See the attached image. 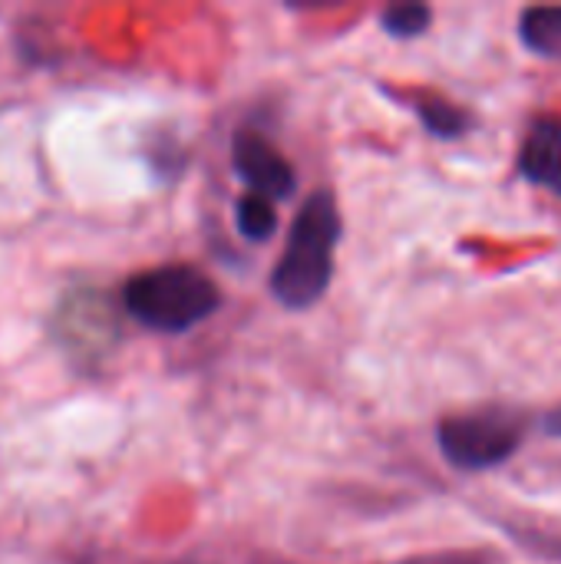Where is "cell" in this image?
<instances>
[{"label": "cell", "mask_w": 561, "mask_h": 564, "mask_svg": "<svg viewBox=\"0 0 561 564\" xmlns=\"http://www.w3.org/2000/svg\"><path fill=\"white\" fill-rule=\"evenodd\" d=\"M337 238L341 218L334 198L327 192L311 195L291 228L288 248L271 278L278 301H284L288 307H308L324 294L331 281V258Z\"/></svg>", "instance_id": "cell-1"}, {"label": "cell", "mask_w": 561, "mask_h": 564, "mask_svg": "<svg viewBox=\"0 0 561 564\" xmlns=\"http://www.w3.org/2000/svg\"><path fill=\"white\" fill-rule=\"evenodd\" d=\"M126 307L155 330H185L218 307V288L188 264L145 271L126 284Z\"/></svg>", "instance_id": "cell-2"}, {"label": "cell", "mask_w": 561, "mask_h": 564, "mask_svg": "<svg viewBox=\"0 0 561 564\" xmlns=\"http://www.w3.org/2000/svg\"><path fill=\"white\" fill-rule=\"evenodd\" d=\"M522 426L506 413H473L446 420L440 430V446L450 463L463 469H486L516 453Z\"/></svg>", "instance_id": "cell-3"}, {"label": "cell", "mask_w": 561, "mask_h": 564, "mask_svg": "<svg viewBox=\"0 0 561 564\" xmlns=\"http://www.w3.org/2000/svg\"><path fill=\"white\" fill-rule=\"evenodd\" d=\"M235 165L245 175V182L255 188V195L281 198L294 185V172L288 169V162L255 132H241L235 139Z\"/></svg>", "instance_id": "cell-4"}, {"label": "cell", "mask_w": 561, "mask_h": 564, "mask_svg": "<svg viewBox=\"0 0 561 564\" xmlns=\"http://www.w3.org/2000/svg\"><path fill=\"white\" fill-rule=\"evenodd\" d=\"M522 172L532 182L561 192V122L542 119L532 126L522 145Z\"/></svg>", "instance_id": "cell-5"}, {"label": "cell", "mask_w": 561, "mask_h": 564, "mask_svg": "<svg viewBox=\"0 0 561 564\" xmlns=\"http://www.w3.org/2000/svg\"><path fill=\"white\" fill-rule=\"evenodd\" d=\"M522 40L542 56H561V7H532L522 13Z\"/></svg>", "instance_id": "cell-6"}, {"label": "cell", "mask_w": 561, "mask_h": 564, "mask_svg": "<svg viewBox=\"0 0 561 564\" xmlns=\"http://www.w3.org/2000/svg\"><path fill=\"white\" fill-rule=\"evenodd\" d=\"M274 225H278V215H274L271 198L251 192V195H245V198L238 202V228H241L251 241L268 238V235L274 231Z\"/></svg>", "instance_id": "cell-7"}, {"label": "cell", "mask_w": 561, "mask_h": 564, "mask_svg": "<svg viewBox=\"0 0 561 564\" xmlns=\"http://www.w3.org/2000/svg\"><path fill=\"white\" fill-rule=\"evenodd\" d=\"M427 23H430V10L423 3H400L384 13V26L393 36H417L427 30Z\"/></svg>", "instance_id": "cell-8"}, {"label": "cell", "mask_w": 561, "mask_h": 564, "mask_svg": "<svg viewBox=\"0 0 561 564\" xmlns=\"http://www.w3.org/2000/svg\"><path fill=\"white\" fill-rule=\"evenodd\" d=\"M420 112H423V122H427L436 135H463L466 126H470V119H466L460 109L446 106V102H423Z\"/></svg>", "instance_id": "cell-9"}, {"label": "cell", "mask_w": 561, "mask_h": 564, "mask_svg": "<svg viewBox=\"0 0 561 564\" xmlns=\"http://www.w3.org/2000/svg\"><path fill=\"white\" fill-rule=\"evenodd\" d=\"M546 430H549V433H559L561 436V410L549 413V420H546Z\"/></svg>", "instance_id": "cell-10"}]
</instances>
